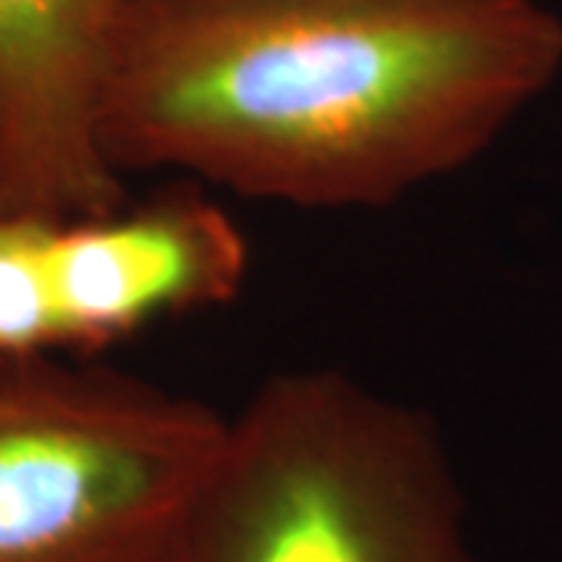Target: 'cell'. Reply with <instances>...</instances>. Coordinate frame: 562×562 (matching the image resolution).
I'll list each match as a JSON object with an SVG mask.
<instances>
[{"instance_id": "1", "label": "cell", "mask_w": 562, "mask_h": 562, "mask_svg": "<svg viewBox=\"0 0 562 562\" xmlns=\"http://www.w3.org/2000/svg\"><path fill=\"white\" fill-rule=\"evenodd\" d=\"M560 72L541 0H140L103 144L122 176L375 210L479 160Z\"/></svg>"}, {"instance_id": "2", "label": "cell", "mask_w": 562, "mask_h": 562, "mask_svg": "<svg viewBox=\"0 0 562 562\" xmlns=\"http://www.w3.org/2000/svg\"><path fill=\"white\" fill-rule=\"evenodd\" d=\"M176 562L482 560L431 416L338 369H294L228 416Z\"/></svg>"}, {"instance_id": "3", "label": "cell", "mask_w": 562, "mask_h": 562, "mask_svg": "<svg viewBox=\"0 0 562 562\" xmlns=\"http://www.w3.org/2000/svg\"><path fill=\"white\" fill-rule=\"evenodd\" d=\"M225 425L122 375L0 366V562H176Z\"/></svg>"}, {"instance_id": "4", "label": "cell", "mask_w": 562, "mask_h": 562, "mask_svg": "<svg viewBox=\"0 0 562 562\" xmlns=\"http://www.w3.org/2000/svg\"><path fill=\"white\" fill-rule=\"evenodd\" d=\"M140 0H0V216L72 222L125 206L103 144Z\"/></svg>"}, {"instance_id": "5", "label": "cell", "mask_w": 562, "mask_h": 562, "mask_svg": "<svg viewBox=\"0 0 562 562\" xmlns=\"http://www.w3.org/2000/svg\"><path fill=\"white\" fill-rule=\"evenodd\" d=\"M54 288L63 347H103L150 322L203 313L238 297L247 238L220 203L172 194L94 220L54 225Z\"/></svg>"}, {"instance_id": "6", "label": "cell", "mask_w": 562, "mask_h": 562, "mask_svg": "<svg viewBox=\"0 0 562 562\" xmlns=\"http://www.w3.org/2000/svg\"><path fill=\"white\" fill-rule=\"evenodd\" d=\"M47 220L0 216V366L63 347Z\"/></svg>"}]
</instances>
